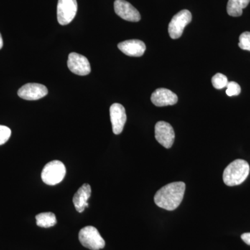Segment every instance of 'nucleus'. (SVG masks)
<instances>
[{
  "mask_svg": "<svg viewBox=\"0 0 250 250\" xmlns=\"http://www.w3.org/2000/svg\"><path fill=\"white\" fill-rule=\"evenodd\" d=\"M185 190L186 184L182 182L167 184L156 192L154 202L164 209L175 210L182 203Z\"/></svg>",
  "mask_w": 250,
  "mask_h": 250,
  "instance_id": "obj_1",
  "label": "nucleus"
},
{
  "mask_svg": "<svg viewBox=\"0 0 250 250\" xmlns=\"http://www.w3.org/2000/svg\"><path fill=\"white\" fill-rule=\"evenodd\" d=\"M249 164L243 159L233 161L225 168L223 181L228 187L240 185L248 178L250 174Z\"/></svg>",
  "mask_w": 250,
  "mask_h": 250,
  "instance_id": "obj_2",
  "label": "nucleus"
},
{
  "mask_svg": "<svg viewBox=\"0 0 250 250\" xmlns=\"http://www.w3.org/2000/svg\"><path fill=\"white\" fill-rule=\"evenodd\" d=\"M66 174V168L60 161H52L46 164L41 173L44 183L49 186L57 185L62 182Z\"/></svg>",
  "mask_w": 250,
  "mask_h": 250,
  "instance_id": "obj_3",
  "label": "nucleus"
},
{
  "mask_svg": "<svg viewBox=\"0 0 250 250\" xmlns=\"http://www.w3.org/2000/svg\"><path fill=\"white\" fill-rule=\"evenodd\" d=\"M79 239L82 246L91 250H100L105 246V241L98 230L93 226L82 228L79 233Z\"/></svg>",
  "mask_w": 250,
  "mask_h": 250,
  "instance_id": "obj_4",
  "label": "nucleus"
},
{
  "mask_svg": "<svg viewBox=\"0 0 250 250\" xmlns=\"http://www.w3.org/2000/svg\"><path fill=\"white\" fill-rule=\"evenodd\" d=\"M192 21V14L188 10L179 11L171 20L168 25V32L171 39H179L183 34L184 29Z\"/></svg>",
  "mask_w": 250,
  "mask_h": 250,
  "instance_id": "obj_5",
  "label": "nucleus"
},
{
  "mask_svg": "<svg viewBox=\"0 0 250 250\" xmlns=\"http://www.w3.org/2000/svg\"><path fill=\"white\" fill-rule=\"evenodd\" d=\"M77 0H59L57 4V20L61 25H67L76 16Z\"/></svg>",
  "mask_w": 250,
  "mask_h": 250,
  "instance_id": "obj_6",
  "label": "nucleus"
},
{
  "mask_svg": "<svg viewBox=\"0 0 250 250\" xmlns=\"http://www.w3.org/2000/svg\"><path fill=\"white\" fill-rule=\"evenodd\" d=\"M67 67L74 74L80 76H85L91 71L90 62L84 56L72 52L68 56Z\"/></svg>",
  "mask_w": 250,
  "mask_h": 250,
  "instance_id": "obj_7",
  "label": "nucleus"
},
{
  "mask_svg": "<svg viewBox=\"0 0 250 250\" xmlns=\"http://www.w3.org/2000/svg\"><path fill=\"white\" fill-rule=\"evenodd\" d=\"M155 138L161 146L169 149L173 145L175 138L173 128L166 122H158L155 125Z\"/></svg>",
  "mask_w": 250,
  "mask_h": 250,
  "instance_id": "obj_8",
  "label": "nucleus"
},
{
  "mask_svg": "<svg viewBox=\"0 0 250 250\" xmlns=\"http://www.w3.org/2000/svg\"><path fill=\"white\" fill-rule=\"evenodd\" d=\"M48 93L45 85L40 83H29L23 85L18 91L20 98L25 100H38L44 98Z\"/></svg>",
  "mask_w": 250,
  "mask_h": 250,
  "instance_id": "obj_9",
  "label": "nucleus"
},
{
  "mask_svg": "<svg viewBox=\"0 0 250 250\" xmlns=\"http://www.w3.org/2000/svg\"><path fill=\"white\" fill-rule=\"evenodd\" d=\"M114 10L119 17L129 22H139L141 21V14L136 8L125 0H116Z\"/></svg>",
  "mask_w": 250,
  "mask_h": 250,
  "instance_id": "obj_10",
  "label": "nucleus"
},
{
  "mask_svg": "<svg viewBox=\"0 0 250 250\" xmlns=\"http://www.w3.org/2000/svg\"><path fill=\"white\" fill-rule=\"evenodd\" d=\"M110 118L113 132L116 135L123 132L126 121L125 108L121 104L115 103L110 107Z\"/></svg>",
  "mask_w": 250,
  "mask_h": 250,
  "instance_id": "obj_11",
  "label": "nucleus"
},
{
  "mask_svg": "<svg viewBox=\"0 0 250 250\" xmlns=\"http://www.w3.org/2000/svg\"><path fill=\"white\" fill-rule=\"evenodd\" d=\"M151 100L155 106L161 107L175 104L178 102V97L171 90L161 88L152 93Z\"/></svg>",
  "mask_w": 250,
  "mask_h": 250,
  "instance_id": "obj_12",
  "label": "nucleus"
},
{
  "mask_svg": "<svg viewBox=\"0 0 250 250\" xmlns=\"http://www.w3.org/2000/svg\"><path fill=\"white\" fill-rule=\"evenodd\" d=\"M118 49L129 57H142L146 50V44L140 40H128L120 42Z\"/></svg>",
  "mask_w": 250,
  "mask_h": 250,
  "instance_id": "obj_13",
  "label": "nucleus"
},
{
  "mask_svg": "<svg viewBox=\"0 0 250 250\" xmlns=\"http://www.w3.org/2000/svg\"><path fill=\"white\" fill-rule=\"evenodd\" d=\"M91 195V187L88 184H84L78 189L73 197L74 205L79 213H82L88 207V200Z\"/></svg>",
  "mask_w": 250,
  "mask_h": 250,
  "instance_id": "obj_14",
  "label": "nucleus"
},
{
  "mask_svg": "<svg viewBox=\"0 0 250 250\" xmlns=\"http://www.w3.org/2000/svg\"><path fill=\"white\" fill-rule=\"evenodd\" d=\"M250 0H229L227 11L230 16L239 17L243 14V9L250 4Z\"/></svg>",
  "mask_w": 250,
  "mask_h": 250,
  "instance_id": "obj_15",
  "label": "nucleus"
},
{
  "mask_svg": "<svg viewBox=\"0 0 250 250\" xmlns=\"http://www.w3.org/2000/svg\"><path fill=\"white\" fill-rule=\"evenodd\" d=\"M36 225L40 228H49L57 224V218L52 212L39 213L36 216Z\"/></svg>",
  "mask_w": 250,
  "mask_h": 250,
  "instance_id": "obj_16",
  "label": "nucleus"
},
{
  "mask_svg": "<svg viewBox=\"0 0 250 250\" xmlns=\"http://www.w3.org/2000/svg\"><path fill=\"white\" fill-rule=\"evenodd\" d=\"M212 84L216 89H223L228 84V77L221 73H217L212 77Z\"/></svg>",
  "mask_w": 250,
  "mask_h": 250,
  "instance_id": "obj_17",
  "label": "nucleus"
},
{
  "mask_svg": "<svg viewBox=\"0 0 250 250\" xmlns=\"http://www.w3.org/2000/svg\"><path fill=\"white\" fill-rule=\"evenodd\" d=\"M238 46L243 50H248L250 52V32L249 31L243 32L240 36Z\"/></svg>",
  "mask_w": 250,
  "mask_h": 250,
  "instance_id": "obj_18",
  "label": "nucleus"
},
{
  "mask_svg": "<svg viewBox=\"0 0 250 250\" xmlns=\"http://www.w3.org/2000/svg\"><path fill=\"white\" fill-rule=\"evenodd\" d=\"M241 92V86H240L238 83H237L236 82H228L226 90V93L228 96H236V95H239Z\"/></svg>",
  "mask_w": 250,
  "mask_h": 250,
  "instance_id": "obj_19",
  "label": "nucleus"
},
{
  "mask_svg": "<svg viewBox=\"0 0 250 250\" xmlns=\"http://www.w3.org/2000/svg\"><path fill=\"white\" fill-rule=\"evenodd\" d=\"M11 136V130L8 126L0 125V146L7 142Z\"/></svg>",
  "mask_w": 250,
  "mask_h": 250,
  "instance_id": "obj_20",
  "label": "nucleus"
},
{
  "mask_svg": "<svg viewBox=\"0 0 250 250\" xmlns=\"http://www.w3.org/2000/svg\"><path fill=\"white\" fill-rule=\"evenodd\" d=\"M241 238L248 246H250V233H245L241 235Z\"/></svg>",
  "mask_w": 250,
  "mask_h": 250,
  "instance_id": "obj_21",
  "label": "nucleus"
},
{
  "mask_svg": "<svg viewBox=\"0 0 250 250\" xmlns=\"http://www.w3.org/2000/svg\"><path fill=\"white\" fill-rule=\"evenodd\" d=\"M3 39L2 36H1V34H0V49L2 48L3 47Z\"/></svg>",
  "mask_w": 250,
  "mask_h": 250,
  "instance_id": "obj_22",
  "label": "nucleus"
}]
</instances>
